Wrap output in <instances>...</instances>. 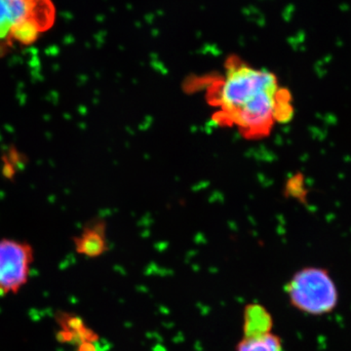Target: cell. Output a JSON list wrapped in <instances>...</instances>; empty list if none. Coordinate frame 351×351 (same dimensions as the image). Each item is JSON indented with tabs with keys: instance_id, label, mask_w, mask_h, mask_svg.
Here are the masks:
<instances>
[{
	"instance_id": "3957f363",
	"label": "cell",
	"mask_w": 351,
	"mask_h": 351,
	"mask_svg": "<svg viewBox=\"0 0 351 351\" xmlns=\"http://www.w3.org/2000/svg\"><path fill=\"white\" fill-rule=\"evenodd\" d=\"M34 260V249L27 242L0 240V297L17 294L24 287Z\"/></svg>"
},
{
	"instance_id": "7a4b0ae2",
	"label": "cell",
	"mask_w": 351,
	"mask_h": 351,
	"mask_svg": "<svg viewBox=\"0 0 351 351\" xmlns=\"http://www.w3.org/2000/svg\"><path fill=\"white\" fill-rule=\"evenodd\" d=\"M289 301L295 309L309 315L331 313L338 306L339 294L326 269L304 267L295 272L286 286Z\"/></svg>"
},
{
	"instance_id": "52a82bcc",
	"label": "cell",
	"mask_w": 351,
	"mask_h": 351,
	"mask_svg": "<svg viewBox=\"0 0 351 351\" xmlns=\"http://www.w3.org/2000/svg\"><path fill=\"white\" fill-rule=\"evenodd\" d=\"M237 351H283L282 341L272 332L244 338L237 346Z\"/></svg>"
},
{
	"instance_id": "ba28073f",
	"label": "cell",
	"mask_w": 351,
	"mask_h": 351,
	"mask_svg": "<svg viewBox=\"0 0 351 351\" xmlns=\"http://www.w3.org/2000/svg\"><path fill=\"white\" fill-rule=\"evenodd\" d=\"M75 351H105V348H104L101 339L97 336L76 345Z\"/></svg>"
},
{
	"instance_id": "8992f818",
	"label": "cell",
	"mask_w": 351,
	"mask_h": 351,
	"mask_svg": "<svg viewBox=\"0 0 351 351\" xmlns=\"http://www.w3.org/2000/svg\"><path fill=\"white\" fill-rule=\"evenodd\" d=\"M75 250L88 258L100 257L107 250L105 233L100 225L87 226L75 240Z\"/></svg>"
},
{
	"instance_id": "277c9868",
	"label": "cell",
	"mask_w": 351,
	"mask_h": 351,
	"mask_svg": "<svg viewBox=\"0 0 351 351\" xmlns=\"http://www.w3.org/2000/svg\"><path fill=\"white\" fill-rule=\"evenodd\" d=\"M243 319L244 338L269 334L274 327L271 314L262 304H250L245 307Z\"/></svg>"
},
{
	"instance_id": "5b68a950",
	"label": "cell",
	"mask_w": 351,
	"mask_h": 351,
	"mask_svg": "<svg viewBox=\"0 0 351 351\" xmlns=\"http://www.w3.org/2000/svg\"><path fill=\"white\" fill-rule=\"evenodd\" d=\"M31 0H0V40L9 38L14 27L27 17Z\"/></svg>"
},
{
	"instance_id": "6da1fadb",
	"label": "cell",
	"mask_w": 351,
	"mask_h": 351,
	"mask_svg": "<svg viewBox=\"0 0 351 351\" xmlns=\"http://www.w3.org/2000/svg\"><path fill=\"white\" fill-rule=\"evenodd\" d=\"M219 104L234 125L254 136L267 135L274 124L287 122L294 114L291 94L274 73L237 58L228 63Z\"/></svg>"
}]
</instances>
